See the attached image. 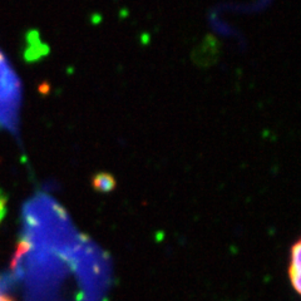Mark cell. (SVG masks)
Segmentation results:
<instances>
[{"instance_id": "277c9868", "label": "cell", "mask_w": 301, "mask_h": 301, "mask_svg": "<svg viewBox=\"0 0 301 301\" xmlns=\"http://www.w3.org/2000/svg\"><path fill=\"white\" fill-rule=\"evenodd\" d=\"M5 214H7V197L3 192H0V222L4 219Z\"/></svg>"}, {"instance_id": "3957f363", "label": "cell", "mask_w": 301, "mask_h": 301, "mask_svg": "<svg viewBox=\"0 0 301 301\" xmlns=\"http://www.w3.org/2000/svg\"><path fill=\"white\" fill-rule=\"evenodd\" d=\"M92 186L98 192H111L116 188V178L108 172H99L94 175L92 180Z\"/></svg>"}, {"instance_id": "7a4b0ae2", "label": "cell", "mask_w": 301, "mask_h": 301, "mask_svg": "<svg viewBox=\"0 0 301 301\" xmlns=\"http://www.w3.org/2000/svg\"><path fill=\"white\" fill-rule=\"evenodd\" d=\"M289 279L297 294L301 291V242L297 240L291 247L289 266Z\"/></svg>"}, {"instance_id": "6da1fadb", "label": "cell", "mask_w": 301, "mask_h": 301, "mask_svg": "<svg viewBox=\"0 0 301 301\" xmlns=\"http://www.w3.org/2000/svg\"><path fill=\"white\" fill-rule=\"evenodd\" d=\"M22 106V84L0 49V131L18 134Z\"/></svg>"}, {"instance_id": "5b68a950", "label": "cell", "mask_w": 301, "mask_h": 301, "mask_svg": "<svg viewBox=\"0 0 301 301\" xmlns=\"http://www.w3.org/2000/svg\"><path fill=\"white\" fill-rule=\"evenodd\" d=\"M0 301H14L12 297H9L5 294H0Z\"/></svg>"}]
</instances>
